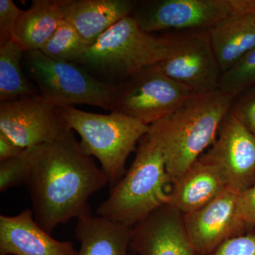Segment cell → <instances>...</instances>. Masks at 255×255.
<instances>
[{
    "label": "cell",
    "instance_id": "cell-1",
    "mask_svg": "<svg viewBox=\"0 0 255 255\" xmlns=\"http://www.w3.org/2000/svg\"><path fill=\"white\" fill-rule=\"evenodd\" d=\"M31 173L26 186L38 224L51 235L59 225L92 216L90 197L109 184L86 155L73 130L49 143L25 150Z\"/></svg>",
    "mask_w": 255,
    "mask_h": 255
},
{
    "label": "cell",
    "instance_id": "cell-2",
    "mask_svg": "<svg viewBox=\"0 0 255 255\" xmlns=\"http://www.w3.org/2000/svg\"><path fill=\"white\" fill-rule=\"evenodd\" d=\"M233 100L220 90L193 95L168 115L149 126L147 135L164 156L171 183L213 145Z\"/></svg>",
    "mask_w": 255,
    "mask_h": 255
},
{
    "label": "cell",
    "instance_id": "cell-3",
    "mask_svg": "<svg viewBox=\"0 0 255 255\" xmlns=\"http://www.w3.org/2000/svg\"><path fill=\"white\" fill-rule=\"evenodd\" d=\"M171 181L164 156L147 134L139 142L130 168L97 209V216L134 227L168 204Z\"/></svg>",
    "mask_w": 255,
    "mask_h": 255
},
{
    "label": "cell",
    "instance_id": "cell-4",
    "mask_svg": "<svg viewBox=\"0 0 255 255\" xmlns=\"http://www.w3.org/2000/svg\"><path fill=\"white\" fill-rule=\"evenodd\" d=\"M168 53L165 34L158 36L142 31L128 16L101 35L75 63L96 78L116 85L160 63Z\"/></svg>",
    "mask_w": 255,
    "mask_h": 255
},
{
    "label": "cell",
    "instance_id": "cell-5",
    "mask_svg": "<svg viewBox=\"0 0 255 255\" xmlns=\"http://www.w3.org/2000/svg\"><path fill=\"white\" fill-rule=\"evenodd\" d=\"M65 125L75 130L81 140L82 150L100 161L110 187L127 173L126 163L149 126L124 114H99L84 112L74 106H59Z\"/></svg>",
    "mask_w": 255,
    "mask_h": 255
},
{
    "label": "cell",
    "instance_id": "cell-6",
    "mask_svg": "<svg viewBox=\"0 0 255 255\" xmlns=\"http://www.w3.org/2000/svg\"><path fill=\"white\" fill-rule=\"evenodd\" d=\"M23 60L45 100L58 106L85 104L112 110L116 85L96 78L81 65L52 59L40 50L24 52Z\"/></svg>",
    "mask_w": 255,
    "mask_h": 255
},
{
    "label": "cell",
    "instance_id": "cell-7",
    "mask_svg": "<svg viewBox=\"0 0 255 255\" xmlns=\"http://www.w3.org/2000/svg\"><path fill=\"white\" fill-rule=\"evenodd\" d=\"M255 11V0H144L130 16L142 31H209L233 15Z\"/></svg>",
    "mask_w": 255,
    "mask_h": 255
},
{
    "label": "cell",
    "instance_id": "cell-8",
    "mask_svg": "<svg viewBox=\"0 0 255 255\" xmlns=\"http://www.w3.org/2000/svg\"><path fill=\"white\" fill-rule=\"evenodd\" d=\"M193 95L185 85L162 73L157 65H152L116 85L111 111L150 126Z\"/></svg>",
    "mask_w": 255,
    "mask_h": 255
},
{
    "label": "cell",
    "instance_id": "cell-9",
    "mask_svg": "<svg viewBox=\"0 0 255 255\" xmlns=\"http://www.w3.org/2000/svg\"><path fill=\"white\" fill-rule=\"evenodd\" d=\"M165 36L169 53L157 64L161 71L185 85L194 95L219 90L221 72L209 31H176Z\"/></svg>",
    "mask_w": 255,
    "mask_h": 255
},
{
    "label": "cell",
    "instance_id": "cell-10",
    "mask_svg": "<svg viewBox=\"0 0 255 255\" xmlns=\"http://www.w3.org/2000/svg\"><path fill=\"white\" fill-rule=\"evenodd\" d=\"M69 130L59 106L40 95L0 104V132L23 150L54 142Z\"/></svg>",
    "mask_w": 255,
    "mask_h": 255
},
{
    "label": "cell",
    "instance_id": "cell-11",
    "mask_svg": "<svg viewBox=\"0 0 255 255\" xmlns=\"http://www.w3.org/2000/svg\"><path fill=\"white\" fill-rule=\"evenodd\" d=\"M203 155L221 169L233 190L242 192L255 184V135L231 112Z\"/></svg>",
    "mask_w": 255,
    "mask_h": 255
},
{
    "label": "cell",
    "instance_id": "cell-12",
    "mask_svg": "<svg viewBox=\"0 0 255 255\" xmlns=\"http://www.w3.org/2000/svg\"><path fill=\"white\" fill-rule=\"evenodd\" d=\"M184 221L193 246L201 255H209L225 242L252 231L240 215L238 192L231 189L204 207L184 214Z\"/></svg>",
    "mask_w": 255,
    "mask_h": 255
},
{
    "label": "cell",
    "instance_id": "cell-13",
    "mask_svg": "<svg viewBox=\"0 0 255 255\" xmlns=\"http://www.w3.org/2000/svg\"><path fill=\"white\" fill-rule=\"evenodd\" d=\"M130 251L137 255H201L189 237L184 214L169 204L132 227Z\"/></svg>",
    "mask_w": 255,
    "mask_h": 255
},
{
    "label": "cell",
    "instance_id": "cell-14",
    "mask_svg": "<svg viewBox=\"0 0 255 255\" xmlns=\"http://www.w3.org/2000/svg\"><path fill=\"white\" fill-rule=\"evenodd\" d=\"M73 243L52 237L36 222L32 210L0 216V255H77Z\"/></svg>",
    "mask_w": 255,
    "mask_h": 255
},
{
    "label": "cell",
    "instance_id": "cell-15",
    "mask_svg": "<svg viewBox=\"0 0 255 255\" xmlns=\"http://www.w3.org/2000/svg\"><path fill=\"white\" fill-rule=\"evenodd\" d=\"M228 189L221 169L202 155L171 183L168 204L187 214L204 207Z\"/></svg>",
    "mask_w": 255,
    "mask_h": 255
},
{
    "label": "cell",
    "instance_id": "cell-16",
    "mask_svg": "<svg viewBox=\"0 0 255 255\" xmlns=\"http://www.w3.org/2000/svg\"><path fill=\"white\" fill-rule=\"evenodd\" d=\"M136 0H61L64 19L73 25L87 44L109 28L130 16Z\"/></svg>",
    "mask_w": 255,
    "mask_h": 255
},
{
    "label": "cell",
    "instance_id": "cell-17",
    "mask_svg": "<svg viewBox=\"0 0 255 255\" xmlns=\"http://www.w3.org/2000/svg\"><path fill=\"white\" fill-rule=\"evenodd\" d=\"M209 33L222 74L255 48V11L233 15Z\"/></svg>",
    "mask_w": 255,
    "mask_h": 255
},
{
    "label": "cell",
    "instance_id": "cell-18",
    "mask_svg": "<svg viewBox=\"0 0 255 255\" xmlns=\"http://www.w3.org/2000/svg\"><path fill=\"white\" fill-rule=\"evenodd\" d=\"M132 230L99 216L78 219L75 233L80 248L77 255H129Z\"/></svg>",
    "mask_w": 255,
    "mask_h": 255
},
{
    "label": "cell",
    "instance_id": "cell-19",
    "mask_svg": "<svg viewBox=\"0 0 255 255\" xmlns=\"http://www.w3.org/2000/svg\"><path fill=\"white\" fill-rule=\"evenodd\" d=\"M63 20L61 0H33L18 20L14 42L23 52L39 50Z\"/></svg>",
    "mask_w": 255,
    "mask_h": 255
},
{
    "label": "cell",
    "instance_id": "cell-20",
    "mask_svg": "<svg viewBox=\"0 0 255 255\" xmlns=\"http://www.w3.org/2000/svg\"><path fill=\"white\" fill-rule=\"evenodd\" d=\"M24 52L9 41L0 46V102L17 100L20 97L40 95L21 70Z\"/></svg>",
    "mask_w": 255,
    "mask_h": 255
},
{
    "label": "cell",
    "instance_id": "cell-21",
    "mask_svg": "<svg viewBox=\"0 0 255 255\" xmlns=\"http://www.w3.org/2000/svg\"><path fill=\"white\" fill-rule=\"evenodd\" d=\"M88 46L73 25L64 19L39 50L52 59L75 63Z\"/></svg>",
    "mask_w": 255,
    "mask_h": 255
},
{
    "label": "cell",
    "instance_id": "cell-22",
    "mask_svg": "<svg viewBox=\"0 0 255 255\" xmlns=\"http://www.w3.org/2000/svg\"><path fill=\"white\" fill-rule=\"evenodd\" d=\"M255 86V48L221 74L219 90L233 100L248 89Z\"/></svg>",
    "mask_w": 255,
    "mask_h": 255
},
{
    "label": "cell",
    "instance_id": "cell-23",
    "mask_svg": "<svg viewBox=\"0 0 255 255\" xmlns=\"http://www.w3.org/2000/svg\"><path fill=\"white\" fill-rule=\"evenodd\" d=\"M31 173V166L25 150L14 158L0 162V191L26 184Z\"/></svg>",
    "mask_w": 255,
    "mask_h": 255
},
{
    "label": "cell",
    "instance_id": "cell-24",
    "mask_svg": "<svg viewBox=\"0 0 255 255\" xmlns=\"http://www.w3.org/2000/svg\"><path fill=\"white\" fill-rule=\"evenodd\" d=\"M230 112L255 135V86L234 99Z\"/></svg>",
    "mask_w": 255,
    "mask_h": 255
},
{
    "label": "cell",
    "instance_id": "cell-25",
    "mask_svg": "<svg viewBox=\"0 0 255 255\" xmlns=\"http://www.w3.org/2000/svg\"><path fill=\"white\" fill-rule=\"evenodd\" d=\"M23 11L11 0H0V46L14 41L15 31Z\"/></svg>",
    "mask_w": 255,
    "mask_h": 255
},
{
    "label": "cell",
    "instance_id": "cell-26",
    "mask_svg": "<svg viewBox=\"0 0 255 255\" xmlns=\"http://www.w3.org/2000/svg\"><path fill=\"white\" fill-rule=\"evenodd\" d=\"M209 255H255V231L225 242Z\"/></svg>",
    "mask_w": 255,
    "mask_h": 255
},
{
    "label": "cell",
    "instance_id": "cell-27",
    "mask_svg": "<svg viewBox=\"0 0 255 255\" xmlns=\"http://www.w3.org/2000/svg\"><path fill=\"white\" fill-rule=\"evenodd\" d=\"M238 209L242 220L251 230L255 228V184L238 193Z\"/></svg>",
    "mask_w": 255,
    "mask_h": 255
},
{
    "label": "cell",
    "instance_id": "cell-28",
    "mask_svg": "<svg viewBox=\"0 0 255 255\" xmlns=\"http://www.w3.org/2000/svg\"><path fill=\"white\" fill-rule=\"evenodd\" d=\"M23 150L4 133L0 132V162L14 158L21 155Z\"/></svg>",
    "mask_w": 255,
    "mask_h": 255
}]
</instances>
